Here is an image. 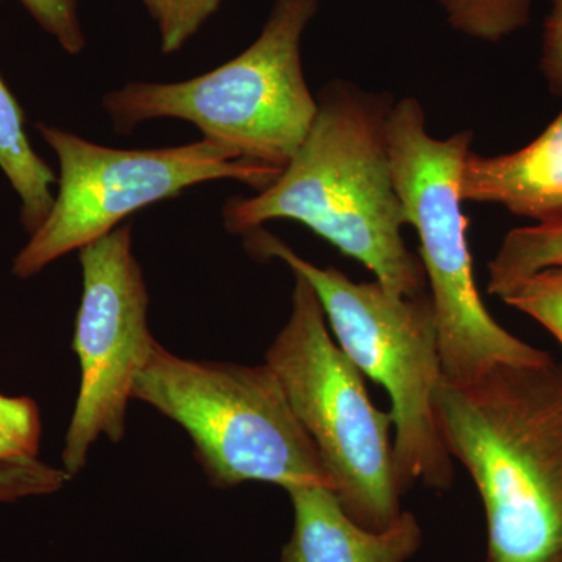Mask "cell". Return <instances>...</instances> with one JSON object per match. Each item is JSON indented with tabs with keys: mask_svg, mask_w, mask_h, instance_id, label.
I'll use <instances>...</instances> for the list:
<instances>
[{
	"mask_svg": "<svg viewBox=\"0 0 562 562\" xmlns=\"http://www.w3.org/2000/svg\"><path fill=\"white\" fill-rule=\"evenodd\" d=\"M316 99L312 131L294 157L260 194L225 203V228L244 236L269 221L299 222L364 265L394 297L422 294L427 276L403 239L408 216L392 173L394 102L344 80Z\"/></svg>",
	"mask_w": 562,
	"mask_h": 562,
	"instance_id": "obj_1",
	"label": "cell"
},
{
	"mask_svg": "<svg viewBox=\"0 0 562 562\" xmlns=\"http://www.w3.org/2000/svg\"><path fill=\"white\" fill-rule=\"evenodd\" d=\"M436 413L486 517V561L562 562V364L495 366L442 380Z\"/></svg>",
	"mask_w": 562,
	"mask_h": 562,
	"instance_id": "obj_2",
	"label": "cell"
},
{
	"mask_svg": "<svg viewBox=\"0 0 562 562\" xmlns=\"http://www.w3.org/2000/svg\"><path fill=\"white\" fill-rule=\"evenodd\" d=\"M244 244L254 257L279 258L308 280L338 346L362 375L371 376L390 394L395 465L403 492L417 482L449 491L454 468L436 413L443 371L431 295L394 297L376 280L357 283L338 269L303 260L262 227L246 233Z\"/></svg>",
	"mask_w": 562,
	"mask_h": 562,
	"instance_id": "obj_3",
	"label": "cell"
},
{
	"mask_svg": "<svg viewBox=\"0 0 562 562\" xmlns=\"http://www.w3.org/2000/svg\"><path fill=\"white\" fill-rule=\"evenodd\" d=\"M317 10L319 0H276L260 36L238 57L177 83H127L103 98V109L117 132L173 117L243 161L283 171L317 114L302 65L303 33Z\"/></svg>",
	"mask_w": 562,
	"mask_h": 562,
	"instance_id": "obj_4",
	"label": "cell"
},
{
	"mask_svg": "<svg viewBox=\"0 0 562 562\" xmlns=\"http://www.w3.org/2000/svg\"><path fill=\"white\" fill-rule=\"evenodd\" d=\"M387 140L395 190L408 225L419 235V254L438 324L443 379L465 386L495 366L552 361L547 351L506 331L487 312L476 286L462 213L461 166L473 133L438 139L428 133L417 99L394 102Z\"/></svg>",
	"mask_w": 562,
	"mask_h": 562,
	"instance_id": "obj_5",
	"label": "cell"
},
{
	"mask_svg": "<svg viewBox=\"0 0 562 562\" xmlns=\"http://www.w3.org/2000/svg\"><path fill=\"white\" fill-rule=\"evenodd\" d=\"M132 398L177 422L217 487L272 483L284 491L333 482L269 364L194 361L151 344Z\"/></svg>",
	"mask_w": 562,
	"mask_h": 562,
	"instance_id": "obj_6",
	"label": "cell"
},
{
	"mask_svg": "<svg viewBox=\"0 0 562 562\" xmlns=\"http://www.w3.org/2000/svg\"><path fill=\"white\" fill-rule=\"evenodd\" d=\"M291 316L266 353L295 417L319 450L333 492L355 522L384 530L398 519L403 492L391 412L376 408L364 376L328 331L316 291L294 272Z\"/></svg>",
	"mask_w": 562,
	"mask_h": 562,
	"instance_id": "obj_7",
	"label": "cell"
},
{
	"mask_svg": "<svg viewBox=\"0 0 562 562\" xmlns=\"http://www.w3.org/2000/svg\"><path fill=\"white\" fill-rule=\"evenodd\" d=\"M60 162L49 216L18 255L13 273L29 279L50 262L116 231L125 217L211 180L271 187L280 169L251 165L216 140L166 149L101 146L54 125H36Z\"/></svg>",
	"mask_w": 562,
	"mask_h": 562,
	"instance_id": "obj_8",
	"label": "cell"
},
{
	"mask_svg": "<svg viewBox=\"0 0 562 562\" xmlns=\"http://www.w3.org/2000/svg\"><path fill=\"white\" fill-rule=\"evenodd\" d=\"M80 266L83 294L74 350L81 382L61 454L69 476L85 468L101 436L113 442L124 438L133 382L155 342L147 322L149 292L132 251V225L122 224L81 247Z\"/></svg>",
	"mask_w": 562,
	"mask_h": 562,
	"instance_id": "obj_9",
	"label": "cell"
},
{
	"mask_svg": "<svg viewBox=\"0 0 562 562\" xmlns=\"http://www.w3.org/2000/svg\"><path fill=\"white\" fill-rule=\"evenodd\" d=\"M286 492L294 528L281 562H408L424 542L412 512H403L384 530H369L351 519L328 487L308 484Z\"/></svg>",
	"mask_w": 562,
	"mask_h": 562,
	"instance_id": "obj_10",
	"label": "cell"
},
{
	"mask_svg": "<svg viewBox=\"0 0 562 562\" xmlns=\"http://www.w3.org/2000/svg\"><path fill=\"white\" fill-rule=\"evenodd\" d=\"M460 194L462 202L497 203L538 224L562 220V111L524 149L498 157L469 151Z\"/></svg>",
	"mask_w": 562,
	"mask_h": 562,
	"instance_id": "obj_11",
	"label": "cell"
},
{
	"mask_svg": "<svg viewBox=\"0 0 562 562\" xmlns=\"http://www.w3.org/2000/svg\"><path fill=\"white\" fill-rule=\"evenodd\" d=\"M0 169L21 199V222L35 233L49 216L57 176L33 150L25 133V114L0 76Z\"/></svg>",
	"mask_w": 562,
	"mask_h": 562,
	"instance_id": "obj_12",
	"label": "cell"
},
{
	"mask_svg": "<svg viewBox=\"0 0 562 562\" xmlns=\"http://www.w3.org/2000/svg\"><path fill=\"white\" fill-rule=\"evenodd\" d=\"M554 266L562 268V220L516 228L487 266V291L498 297L514 281Z\"/></svg>",
	"mask_w": 562,
	"mask_h": 562,
	"instance_id": "obj_13",
	"label": "cell"
},
{
	"mask_svg": "<svg viewBox=\"0 0 562 562\" xmlns=\"http://www.w3.org/2000/svg\"><path fill=\"white\" fill-rule=\"evenodd\" d=\"M454 31L498 43L527 27L532 0H436Z\"/></svg>",
	"mask_w": 562,
	"mask_h": 562,
	"instance_id": "obj_14",
	"label": "cell"
},
{
	"mask_svg": "<svg viewBox=\"0 0 562 562\" xmlns=\"http://www.w3.org/2000/svg\"><path fill=\"white\" fill-rule=\"evenodd\" d=\"M506 305L519 310L552 333L562 346V268L542 269L514 281L498 294Z\"/></svg>",
	"mask_w": 562,
	"mask_h": 562,
	"instance_id": "obj_15",
	"label": "cell"
},
{
	"mask_svg": "<svg viewBox=\"0 0 562 562\" xmlns=\"http://www.w3.org/2000/svg\"><path fill=\"white\" fill-rule=\"evenodd\" d=\"M225 0H140L157 24L162 54H176L194 38Z\"/></svg>",
	"mask_w": 562,
	"mask_h": 562,
	"instance_id": "obj_16",
	"label": "cell"
},
{
	"mask_svg": "<svg viewBox=\"0 0 562 562\" xmlns=\"http://www.w3.org/2000/svg\"><path fill=\"white\" fill-rule=\"evenodd\" d=\"M40 409L32 398L0 395V460L36 458Z\"/></svg>",
	"mask_w": 562,
	"mask_h": 562,
	"instance_id": "obj_17",
	"label": "cell"
},
{
	"mask_svg": "<svg viewBox=\"0 0 562 562\" xmlns=\"http://www.w3.org/2000/svg\"><path fill=\"white\" fill-rule=\"evenodd\" d=\"M70 476L36 458L0 460V503L46 495L65 486Z\"/></svg>",
	"mask_w": 562,
	"mask_h": 562,
	"instance_id": "obj_18",
	"label": "cell"
},
{
	"mask_svg": "<svg viewBox=\"0 0 562 562\" xmlns=\"http://www.w3.org/2000/svg\"><path fill=\"white\" fill-rule=\"evenodd\" d=\"M47 35L69 55L80 54L87 46L79 16V0H20Z\"/></svg>",
	"mask_w": 562,
	"mask_h": 562,
	"instance_id": "obj_19",
	"label": "cell"
},
{
	"mask_svg": "<svg viewBox=\"0 0 562 562\" xmlns=\"http://www.w3.org/2000/svg\"><path fill=\"white\" fill-rule=\"evenodd\" d=\"M541 69L552 91L562 95V0H550L543 24Z\"/></svg>",
	"mask_w": 562,
	"mask_h": 562,
	"instance_id": "obj_20",
	"label": "cell"
}]
</instances>
